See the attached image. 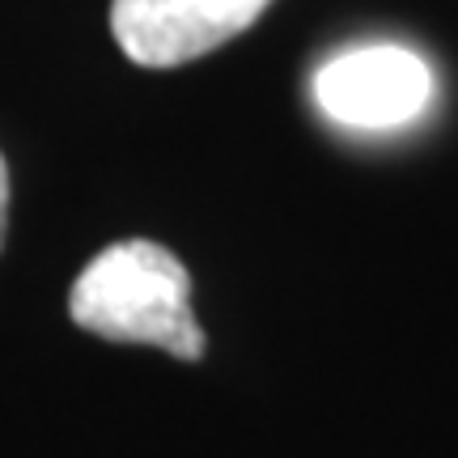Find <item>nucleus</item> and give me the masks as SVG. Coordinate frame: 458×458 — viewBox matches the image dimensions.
Listing matches in <instances>:
<instances>
[{"label": "nucleus", "instance_id": "obj_1", "mask_svg": "<svg viewBox=\"0 0 458 458\" xmlns=\"http://www.w3.org/2000/svg\"><path fill=\"white\" fill-rule=\"evenodd\" d=\"M68 318L114 344H148L179 360L204 357L191 310V276L165 246L128 238L85 263L68 293Z\"/></svg>", "mask_w": 458, "mask_h": 458}, {"label": "nucleus", "instance_id": "obj_2", "mask_svg": "<svg viewBox=\"0 0 458 458\" xmlns=\"http://www.w3.org/2000/svg\"><path fill=\"white\" fill-rule=\"evenodd\" d=\"M314 98L344 128H399L428 106L433 72L408 47H357L318 68Z\"/></svg>", "mask_w": 458, "mask_h": 458}, {"label": "nucleus", "instance_id": "obj_3", "mask_svg": "<svg viewBox=\"0 0 458 458\" xmlns=\"http://www.w3.org/2000/svg\"><path fill=\"white\" fill-rule=\"evenodd\" d=\"M272 0H111V34L131 64L179 68L255 26Z\"/></svg>", "mask_w": 458, "mask_h": 458}, {"label": "nucleus", "instance_id": "obj_4", "mask_svg": "<svg viewBox=\"0 0 458 458\" xmlns=\"http://www.w3.org/2000/svg\"><path fill=\"white\" fill-rule=\"evenodd\" d=\"M4 229H9V165L0 157V246H4Z\"/></svg>", "mask_w": 458, "mask_h": 458}]
</instances>
